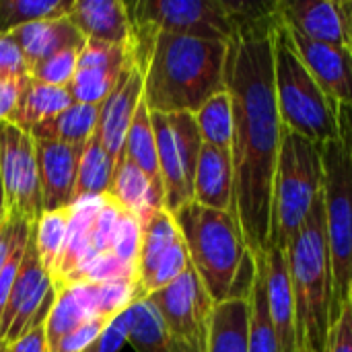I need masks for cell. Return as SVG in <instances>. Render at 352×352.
Segmentation results:
<instances>
[{"label":"cell","instance_id":"28","mask_svg":"<svg viewBox=\"0 0 352 352\" xmlns=\"http://www.w3.org/2000/svg\"><path fill=\"white\" fill-rule=\"evenodd\" d=\"M124 157L136 165L151 182V186L163 194L165 198V190H163V182H161V171H159V157H157V140H155V130H153V120H151V109L146 105V101L142 99L132 126L128 130L126 142H124Z\"/></svg>","mask_w":352,"mask_h":352},{"label":"cell","instance_id":"29","mask_svg":"<svg viewBox=\"0 0 352 352\" xmlns=\"http://www.w3.org/2000/svg\"><path fill=\"white\" fill-rule=\"evenodd\" d=\"M72 103H74V99L68 89L52 87V85L39 82L31 76L23 91L21 105H19V111L14 118V126L29 132L33 126L56 118Z\"/></svg>","mask_w":352,"mask_h":352},{"label":"cell","instance_id":"46","mask_svg":"<svg viewBox=\"0 0 352 352\" xmlns=\"http://www.w3.org/2000/svg\"><path fill=\"white\" fill-rule=\"evenodd\" d=\"M8 212H6V200H4V188H2V177H0V227L6 221Z\"/></svg>","mask_w":352,"mask_h":352},{"label":"cell","instance_id":"30","mask_svg":"<svg viewBox=\"0 0 352 352\" xmlns=\"http://www.w3.org/2000/svg\"><path fill=\"white\" fill-rule=\"evenodd\" d=\"M116 161L103 148L97 132L85 144L78 175H76V190H74V204L91 198H103L109 194L111 177H113Z\"/></svg>","mask_w":352,"mask_h":352},{"label":"cell","instance_id":"41","mask_svg":"<svg viewBox=\"0 0 352 352\" xmlns=\"http://www.w3.org/2000/svg\"><path fill=\"white\" fill-rule=\"evenodd\" d=\"M128 330H130V307L124 309L118 318L109 322V326L103 330V334L97 340V352H120L128 342Z\"/></svg>","mask_w":352,"mask_h":352},{"label":"cell","instance_id":"25","mask_svg":"<svg viewBox=\"0 0 352 352\" xmlns=\"http://www.w3.org/2000/svg\"><path fill=\"white\" fill-rule=\"evenodd\" d=\"M248 342L250 297H237L217 303L210 314L204 352H248Z\"/></svg>","mask_w":352,"mask_h":352},{"label":"cell","instance_id":"7","mask_svg":"<svg viewBox=\"0 0 352 352\" xmlns=\"http://www.w3.org/2000/svg\"><path fill=\"white\" fill-rule=\"evenodd\" d=\"M324 208L332 260V311L330 326L351 303L352 289V146L346 132L322 144Z\"/></svg>","mask_w":352,"mask_h":352},{"label":"cell","instance_id":"8","mask_svg":"<svg viewBox=\"0 0 352 352\" xmlns=\"http://www.w3.org/2000/svg\"><path fill=\"white\" fill-rule=\"evenodd\" d=\"M128 8L132 33L231 41L239 31L233 0H138Z\"/></svg>","mask_w":352,"mask_h":352},{"label":"cell","instance_id":"31","mask_svg":"<svg viewBox=\"0 0 352 352\" xmlns=\"http://www.w3.org/2000/svg\"><path fill=\"white\" fill-rule=\"evenodd\" d=\"M171 334L148 297H140L130 305L128 344L136 352H171Z\"/></svg>","mask_w":352,"mask_h":352},{"label":"cell","instance_id":"26","mask_svg":"<svg viewBox=\"0 0 352 352\" xmlns=\"http://www.w3.org/2000/svg\"><path fill=\"white\" fill-rule=\"evenodd\" d=\"M103 198H91L76 202L72 206V219L64 243V252L60 256L58 268L52 276L54 287H60L72 272H76L87 258L91 256V233H93V221L97 214V208Z\"/></svg>","mask_w":352,"mask_h":352},{"label":"cell","instance_id":"6","mask_svg":"<svg viewBox=\"0 0 352 352\" xmlns=\"http://www.w3.org/2000/svg\"><path fill=\"white\" fill-rule=\"evenodd\" d=\"M322 190V144L285 130L272 184L268 250H289Z\"/></svg>","mask_w":352,"mask_h":352},{"label":"cell","instance_id":"44","mask_svg":"<svg viewBox=\"0 0 352 352\" xmlns=\"http://www.w3.org/2000/svg\"><path fill=\"white\" fill-rule=\"evenodd\" d=\"M338 122H340V128L346 132V136H349L352 146V105L338 107Z\"/></svg>","mask_w":352,"mask_h":352},{"label":"cell","instance_id":"22","mask_svg":"<svg viewBox=\"0 0 352 352\" xmlns=\"http://www.w3.org/2000/svg\"><path fill=\"white\" fill-rule=\"evenodd\" d=\"M21 47L25 62L29 66V72L41 64L43 60L68 52V50H82L87 45V39L80 35V31L68 21V16L60 19H45L37 21L25 27H19L8 33Z\"/></svg>","mask_w":352,"mask_h":352},{"label":"cell","instance_id":"32","mask_svg":"<svg viewBox=\"0 0 352 352\" xmlns=\"http://www.w3.org/2000/svg\"><path fill=\"white\" fill-rule=\"evenodd\" d=\"M198 132L204 144L231 151L233 146V103L227 91L208 99L196 113Z\"/></svg>","mask_w":352,"mask_h":352},{"label":"cell","instance_id":"14","mask_svg":"<svg viewBox=\"0 0 352 352\" xmlns=\"http://www.w3.org/2000/svg\"><path fill=\"white\" fill-rule=\"evenodd\" d=\"M52 289H54V280L41 266L37 245H35L33 225H31V233L25 245L21 268L12 285L4 316L0 320V338L6 344L16 342L25 334L27 326L31 324L33 316L37 314V309L41 307L43 299L47 297Z\"/></svg>","mask_w":352,"mask_h":352},{"label":"cell","instance_id":"36","mask_svg":"<svg viewBox=\"0 0 352 352\" xmlns=\"http://www.w3.org/2000/svg\"><path fill=\"white\" fill-rule=\"evenodd\" d=\"M78 54H80L78 50H68V52L56 54V56L43 60L41 64H37L31 70V76L39 82L68 89L74 78V72H76Z\"/></svg>","mask_w":352,"mask_h":352},{"label":"cell","instance_id":"49","mask_svg":"<svg viewBox=\"0 0 352 352\" xmlns=\"http://www.w3.org/2000/svg\"><path fill=\"white\" fill-rule=\"evenodd\" d=\"M82 352H97V342H95V344H91L89 349H85Z\"/></svg>","mask_w":352,"mask_h":352},{"label":"cell","instance_id":"34","mask_svg":"<svg viewBox=\"0 0 352 352\" xmlns=\"http://www.w3.org/2000/svg\"><path fill=\"white\" fill-rule=\"evenodd\" d=\"M72 0H0V35L19 27L66 16Z\"/></svg>","mask_w":352,"mask_h":352},{"label":"cell","instance_id":"39","mask_svg":"<svg viewBox=\"0 0 352 352\" xmlns=\"http://www.w3.org/2000/svg\"><path fill=\"white\" fill-rule=\"evenodd\" d=\"M27 74L31 72L19 43L8 33L0 35V82L10 78H21Z\"/></svg>","mask_w":352,"mask_h":352},{"label":"cell","instance_id":"42","mask_svg":"<svg viewBox=\"0 0 352 352\" xmlns=\"http://www.w3.org/2000/svg\"><path fill=\"white\" fill-rule=\"evenodd\" d=\"M324 352H352V309L351 303L340 311L336 322L330 326L328 342Z\"/></svg>","mask_w":352,"mask_h":352},{"label":"cell","instance_id":"48","mask_svg":"<svg viewBox=\"0 0 352 352\" xmlns=\"http://www.w3.org/2000/svg\"><path fill=\"white\" fill-rule=\"evenodd\" d=\"M6 349H8V344L0 338V352H6Z\"/></svg>","mask_w":352,"mask_h":352},{"label":"cell","instance_id":"16","mask_svg":"<svg viewBox=\"0 0 352 352\" xmlns=\"http://www.w3.org/2000/svg\"><path fill=\"white\" fill-rule=\"evenodd\" d=\"M85 146L60 140H35L37 173L43 212L66 210L74 206L78 163Z\"/></svg>","mask_w":352,"mask_h":352},{"label":"cell","instance_id":"15","mask_svg":"<svg viewBox=\"0 0 352 352\" xmlns=\"http://www.w3.org/2000/svg\"><path fill=\"white\" fill-rule=\"evenodd\" d=\"M276 14L305 39L351 47V27L344 0H278Z\"/></svg>","mask_w":352,"mask_h":352},{"label":"cell","instance_id":"13","mask_svg":"<svg viewBox=\"0 0 352 352\" xmlns=\"http://www.w3.org/2000/svg\"><path fill=\"white\" fill-rule=\"evenodd\" d=\"M134 56L132 37L126 43L87 41L78 54L76 72L68 87L74 103L103 105L116 89L126 64Z\"/></svg>","mask_w":352,"mask_h":352},{"label":"cell","instance_id":"11","mask_svg":"<svg viewBox=\"0 0 352 352\" xmlns=\"http://www.w3.org/2000/svg\"><path fill=\"white\" fill-rule=\"evenodd\" d=\"M188 268L190 256L186 241L175 225L173 214L163 208L140 225V289L148 297L151 293L171 285Z\"/></svg>","mask_w":352,"mask_h":352},{"label":"cell","instance_id":"12","mask_svg":"<svg viewBox=\"0 0 352 352\" xmlns=\"http://www.w3.org/2000/svg\"><path fill=\"white\" fill-rule=\"evenodd\" d=\"M148 301L161 314L171 338L206 349L208 322L214 301L210 299L192 264L171 285L151 293Z\"/></svg>","mask_w":352,"mask_h":352},{"label":"cell","instance_id":"35","mask_svg":"<svg viewBox=\"0 0 352 352\" xmlns=\"http://www.w3.org/2000/svg\"><path fill=\"white\" fill-rule=\"evenodd\" d=\"M248 352H280V344L268 316L264 272L256 264V276L250 291V342Z\"/></svg>","mask_w":352,"mask_h":352},{"label":"cell","instance_id":"43","mask_svg":"<svg viewBox=\"0 0 352 352\" xmlns=\"http://www.w3.org/2000/svg\"><path fill=\"white\" fill-rule=\"evenodd\" d=\"M25 225H31V223H27L25 219L14 217V214H8L6 221L2 223V227H0V272L4 268V264L8 262V258H10V254H12V250L16 245V239H19L21 231L25 229Z\"/></svg>","mask_w":352,"mask_h":352},{"label":"cell","instance_id":"19","mask_svg":"<svg viewBox=\"0 0 352 352\" xmlns=\"http://www.w3.org/2000/svg\"><path fill=\"white\" fill-rule=\"evenodd\" d=\"M254 262L264 272L266 285V303L268 316L272 320L280 352H297V311H295V297L289 276V262L287 252L283 250H268L266 256L254 258Z\"/></svg>","mask_w":352,"mask_h":352},{"label":"cell","instance_id":"23","mask_svg":"<svg viewBox=\"0 0 352 352\" xmlns=\"http://www.w3.org/2000/svg\"><path fill=\"white\" fill-rule=\"evenodd\" d=\"M93 320H103L99 314L93 285H70L56 289V301L45 324L47 351L56 349L60 340H64L66 336H70Z\"/></svg>","mask_w":352,"mask_h":352},{"label":"cell","instance_id":"1","mask_svg":"<svg viewBox=\"0 0 352 352\" xmlns=\"http://www.w3.org/2000/svg\"><path fill=\"white\" fill-rule=\"evenodd\" d=\"M274 16L276 12L237 31L229 41L225 68L233 103L235 210L254 258L268 252L272 184L285 134L274 89Z\"/></svg>","mask_w":352,"mask_h":352},{"label":"cell","instance_id":"20","mask_svg":"<svg viewBox=\"0 0 352 352\" xmlns=\"http://www.w3.org/2000/svg\"><path fill=\"white\" fill-rule=\"evenodd\" d=\"M66 16L87 41L126 43L132 37L130 8L122 0H72Z\"/></svg>","mask_w":352,"mask_h":352},{"label":"cell","instance_id":"38","mask_svg":"<svg viewBox=\"0 0 352 352\" xmlns=\"http://www.w3.org/2000/svg\"><path fill=\"white\" fill-rule=\"evenodd\" d=\"M29 233H31V225H25V229L21 231V235L16 239V245H14L8 262L4 264V268L0 272V320L4 316V309H6V303H8L12 285H14L16 274H19V268H21V260H23V254H25V245H27Z\"/></svg>","mask_w":352,"mask_h":352},{"label":"cell","instance_id":"45","mask_svg":"<svg viewBox=\"0 0 352 352\" xmlns=\"http://www.w3.org/2000/svg\"><path fill=\"white\" fill-rule=\"evenodd\" d=\"M171 352H204V349H200V346H196V344H190V342H184V340L173 338V340H171Z\"/></svg>","mask_w":352,"mask_h":352},{"label":"cell","instance_id":"4","mask_svg":"<svg viewBox=\"0 0 352 352\" xmlns=\"http://www.w3.org/2000/svg\"><path fill=\"white\" fill-rule=\"evenodd\" d=\"M289 276L297 311V344L326 351L332 311V260L326 229L324 190L287 250Z\"/></svg>","mask_w":352,"mask_h":352},{"label":"cell","instance_id":"40","mask_svg":"<svg viewBox=\"0 0 352 352\" xmlns=\"http://www.w3.org/2000/svg\"><path fill=\"white\" fill-rule=\"evenodd\" d=\"M29 78H31V74L0 82V122L14 124V118H16V111L21 105V97H23V91L27 87Z\"/></svg>","mask_w":352,"mask_h":352},{"label":"cell","instance_id":"5","mask_svg":"<svg viewBox=\"0 0 352 352\" xmlns=\"http://www.w3.org/2000/svg\"><path fill=\"white\" fill-rule=\"evenodd\" d=\"M274 89L283 128L316 144H326L340 136L338 107L320 89L303 60L299 58L287 25L274 16Z\"/></svg>","mask_w":352,"mask_h":352},{"label":"cell","instance_id":"27","mask_svg":"<svg viewBox=\"0 0 352 352\" xmlns=\"http://www.w3.org/2000/svg\"><path fill=\"white\" fill-rule=\"evenodd\" d=\"M99 113H101V105L72 103L56 118L33 126L29 134L35 140H60L66 144L85 146L97 130Z\"/></svg>","mask_w":352,"mask_h":352},{"label":"cell","instance_id":"51","mask_svg":"<svg viewBox=\"0 0 352 352\" xmlns=\"http://www.w3.org/2000/svg\"><path fill=\"white\" fill-rule=\"evenodd\" d=\"M351 309H352V289H351Z\"/></svg>","mask_w":352,"mask_h":352},{"label":"cell","instance_id":"33","mask_svg":"<svg viewBox=\"0 0 352 352\" xmlns=\"http://www.w3.org/2000/svg\"><path fill=\"white\" fill-rule=\"evenodd\" d=\"M70 219H72V208H66V210H56V212H43L41 219L33 225L37 254L50 278L54 276L60 256L64 252Z\"/></svg>","mask_w":352,"mask_h":352},{"label":"cell","instance_id":"18","mask_svg":"<svg viewBox=\"0 0 352 352\" xmlns=\"http://www.w3.org/2000/svg\"><path fill=\"white\" fill-rule=\"evenodd\" d=\"M289 29V27H287ZM295 50L320 89L336 105H352V47H338L305 39L291 31Z\"/></svg>","mask_w":352,"mask_h":352},{"label":"cell","instance_id":"24","mask_svg":"<svg viewBox=\"0 0 352 352\" xmlns=\"http://www.w3.org/2000/svg\"><path fill=\"white\" fill-rule=\"evenodd\" d=\"M107 196L120 208H124L126 212H130L132 217H136L140 225L146 219H151L155 212H159V210L165 208L163 194H159L151 186L148 177L136 165H132L124 155L116 163V169H113V177H111V186H109V194Z\"/></svg>","mask_w":352,"mask_h":352},{"label":"cell","instance_id":"3","mask_svg":"<svg viewBox=\"0 0 352 352\" xmlns=\"http://www.w3.org/2000/svg\"><path fill=\"white\" fill-rule=\"evenodd\" d=\"M173 219L186 241L190 264L214 305L237 299L243 270L254 266L237 214L206 208L192 200L177 208Z\"/></svg>","mask_w":352,"mask_h":352},{"label":"cell","instance_id":"37","mask_svg":"<svg viewBox=\"0 0 352 352\" xmlns=\"http://www.w3.org/2000/svg\"><path fill=\"white\" fill-rule=\"evenodd\" d=\"M54 301H56V289H52L47 293V297L43 299L41 307L37 309V314L33 316L31 324L27 326L25 334L16 342L8 344V351L6 352H50L47 351L45 324H47V318H50Z\"/></svg>","mask_w":352,"mask_h":352},{"label":"cell","instance_id":"50","mask_svg":"<svg viewBox=\"0 0 352 352\" xmlns=\"http://www.w3.org/2000/svg\"><path fill=\"white\" fill-rule=\"evenodd\" d=\"M297 352H318V351H314V349H309V346H301Z\"/></svg>","mask_w":352,"mask_h":352},{"label":"cell","instance_id":"9","mask_svg":"<svg viewBox=\"0 0 352 352\" xmlns=\"http://www.w3.org/2000/svg\"><path fill=\"white\" fill-rule=\"evenodd\" d=\"M159 171L165 190V210L175 212L194 200V175L202 151V136L194 113L151 111Z\"/></svg>","mask_w":352,"mask_h":352},{"label":"cell","instance_id":"21","mask_svg":"<svg viewBox=\"0 0 352 352\" xmlns=\"http://www.w3.org/2000/svg\"><path fill=\"white\" fill-rule=\"evenodd\" d=\"M194 202L235 212V173H233V155L210 144H202L198 167L194 175Z\"/></svg>","mask_w":352,"mask_h":352},{"label":"cell","instance_id":"10","mask_svg":"<svg viewBox=\"0 0 352 352\" xmlns=\"http://www.w3.org/2000/svg\"><path fill=\"white\" fill-rule=\"evenodd\" d=\"M0 177L6 212L35 225L43 214L35 138L8 122H0Z\"/></svg>","mask_w":352,"mask_h":352},{"label":"cell","instance_id":"2","mask_svg":"<svg viewBox=\"0 0 352 352\" xmlns=\"http://www.w3.org/2000/svg\"><path fill=\"white\" fill-rule=\"evenodd\" d=\"M229 41L157 33L138 66L148 109L155 113H196L208 99L227 91Z\"/></svg>","mask_w":352,"mask_h":352},{"label":"cell","instance_id":"17","mask_svg":"<svg viewBox=\"0 0 352 352\" xmlns=\"http://www.w3.org/2000/svg\"><path fill=\"white\" fill-rule=\"evenodd\" d=\"M142 93H144V76L136 64V56H132L116 89L101 105V113L95 130L103 148L116 163L124 155V142L132 126L134 113L142 101Z\"/></svg>","mask_w":352,"mask_h":352},{"label":"cell","instance_id":"47","mask_svg":"<svg viewBox=\"0 0 352 352\" xmlns=\"http://www.w3.org/2000/svg\"><path fill=\"white\" fill-rule=\"evenodd\" d=\"M346 14H349V27H351V47H352V0H344Z\"/></svg>","mask_w":352,"mask_h":352}]
</instances>
